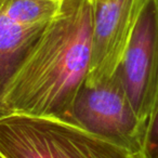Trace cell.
<instances>
[{
    "label": "cell",
    "instance_id": "6da1fadb",
    "mask_svg": "<svg viewBox=\"0 0 158 158\" xmlns=\"http://www.w3.org/2000/svg\"><path fill=\"white\" fill-rule=\"evenodd\" d=\"M93 0H62L0 91V116L73 118L91 61Z\"/></svg>",
    "mask_w": 158,
    "mask_h": 158
},
{
    "label": "cell",
    "instance_id": "7a4b0ae2",
    "mask_svg": "<svg viewBox=\"0 0 158 158\" xmlns=\"http://www.w3.org/2000/svg\"><path fill=\"white\" fill-rule=\"evenodd\" d=\"M3 158H144L142 153L90 131L74 118L6 114L0 116Z\"/></svg>",
    "mask_w": 158,
    "mask_h": 158
},
{
    "label": "cell",
    "instance_id": "3957f363",
    "mask_svg": "<svg viewBox=\"0 0 158 158\" xmlns=\"http://www.w3.org/2000/svg\"><path fill=\"white\" fill-rule=\"evenodd\" d=\"M73 118L90 131L143 154L146 127L130 103L119 70L94 88L81 89Z\"/></svg>",
    "mask_w": 158,
    "mask_h": 158
},
{
    "label": "cell",
    "instance_id": "277c9868",
    "mask_svg": "<svg viewBox=\"0 0 158 158\" xmlns=\"http://www.w3.org/2000/svg\"><path fill=\"white\" fill-rule=\"evenodd\" d=\"M118 70L136 116L147 127L158 106V0H146Z\"/></svg>",
    "mask_w": 158,
    "mask_h": 158
},
{
    "label": "cell",
    "instance_id": "5b68a950",
    "mask_svg": "<svg viewBox=\"0 0 158 158\" xmlns=\"http://www.w3.org/2000/svg\"><path fill=\"white\" fill-rule=\"evenodd\" d=\"M146 0H93L91 61L85 86L110 79L123 63Z\"/></svg>",
    "mask_w": 158,
    "mask_h": 158
},
{
    "label": "cell",
    "instance_id": "8992f818",
    "mask_svg": "<svg viewBox=\"0 0 158 158\" xmlns=\"http://www.w3.org/2000/svg\"><path fill=\"white\" fill-rule=\"evenodd\" d=\"M44 25L27 26L12 21L0 0V91Z\"/></svg>",
    "mask_w": 158,
    "mask_h": 158
},
{
    "label": "cell",
    "instance_id": "52a82bcc",
    "mask_svg": "<svg viewBox=\"0 0 158 158\" xmlns=\"http://www.w3.org/2000/svg\"><path fill=\"white\" fill-rule=\"evenodd\" d=\"M61 3L62 0H5V10L19 24L44 25L55 15Z\"/></svg>",
    "mask_w": 158,
    "mask_h": 158
},
{
    "label": "cell",
    "instance_id": "ba28073f",
    "mask_svg": "<svg viewBox=\"0 0 158 158\" xmlns=\"http://www.w3.org/2000/svg\"><path fill=\"white\" fill-rule=\"evenodd\" d=\"M143 155L144 158H158V106L147 123Z\"/></svg>",
    "mask_w": 158,
    "mask_h": 158
},
{
    "label": "cell",
    "instance_id": "9c48e42d",
    "mask_svg": "<svg viewBox=\"0 0 158 158\" xmlns=\"http://www.w3.org/2000/svg\"><path fill=\"white\" fill-rule=\"evenodd\" d=\"M0 158H3V157H2V156H1V155H0Z\"/></svg>",
    "mask_w": 158,
    "mask_h": 158
}]
</instances>
